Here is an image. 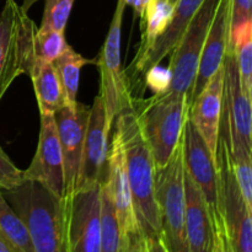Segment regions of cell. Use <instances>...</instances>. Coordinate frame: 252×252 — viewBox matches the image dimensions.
Instances as JSON below:
<instances>
[{"label":"cell","mask_w":252,"mask_h":252,"mask_svg":"<svg viewBox=\"0 0 252 252\" xmlns=\"http://www.w3.org/2000/svg\"><path fill=\"white\" fill-rule=\"evenodd\" d=\"M126 6V0H117L107 37L97 59H95V64L100 71V96L102 97L106 121L110 129H112L118 113L132 101L133 97L121 65V34Z\"/></svg>","instance_id":"cell-7"},{"label":"cell","mask_w":252,"mask_h":252,"mask_svg":"<svg viewBox=\"0 0 252 252\" xmlns=\"http://www.w3.org/2000/svg\"><path fill=\"white\" fill-rule=\"evenodd\" d=\"M113 123L122 134L128 181L140 233L145 239L161 236L159 208L155 198L157 166L140 128L133 101L118 113Z\"/></svg>","instance_id":"cell-1"},{"label":"cell","mask_w":252,"mask_h":252,"mask_svg":"<svg viewBox=\"0 0 252 252\" xmlns=\"http://www.w3.org/2000/svg\"><path fill=\"white\" fill-rule=\"evenodd\" d=\"M172 11H174V4L170 0H150L145 10L144 19L140 22L143 36L137 57L145 53L161 36L171 20Z\"/></svg>","instance_id":"cell-21"},{"label":"cell","mask_w":252,"mask_h":252,"mask_svg":"<svg viewBox=\"0 0 252 252\" xmlns=\"http://www.w3.org/2000/svg\"><path fill=\"white\" fill-rule=\"evenodd\" d=\"M0 252H17V251L15 250V249L12 248V246L10 245V244L7 243L1 235H0Z\"/></svg>","instance_id":"cell-35"},{"label":"cell","mask_w":252,"mask_h":252,"mask_svg":"<svg viewBox=\"0 0 252 252\" xmlns=\"http://www.w3.org/2000/svg\"><path fill=\"white\" fill-rule=\"evenodd\" d=\"M24 181V171L16 167L0 145V189L2 191L14 189Z\"/></svg>","instance_id":"cell-27"},{"label":"cell","mask_w":252,"mask_h":252,"mask_svg":"<svg viewBox=\"0 0 252 252\" xmlns=\"http://www.w3.org/2000/svg\"><path fill=\"white\" fill-rule=\"evenodd\" d=\"M150 0H126V4L133 7L135 15L140 19V22H142L143 19H144L145 10H147V6Z\"/></svg>","instance_id":"cell-33"},{"label":"cell","mask_w":252,"mask_h":252,"mask_svg":"<svg viewBox=\"0 0 252 252\" xmlns=\"http://www.w3.org/2000/svg\"><path fill=\"white\" fill-rule=\"evenodd\" d=\"M186 192V236L189 252H212L214 246V223L211 209L201 189L185 170Z\"/></svg>","instance_id":"cell-19"},{"label":"cell","mask_w":252,"mask_h":252,"mask_svg":"<svg viewBox=\"0 0 252 252\" xmlns=\"http://www.w3.org/2000/svg\"><path fill=\"white\" fill-rule=\"evenodd\" d=\"M64 32L38 27L34 34V61L53 63L68 47Z\"/></svg>","instance_id":"cell-25"},{"label":"cell","mask_w":252,"mask_h":252,"mask_svg":"<svg viewBox=\"0 0 252 252\" xmlns=\"http://www.w3.org/2000/svg\"><path fill=\"white\" fill-rule=\"evenodd\" d=\"M100 198L101 252H121L122 250V235H121L115 203H113L110 189H108L106 181L101 185Z\"/></svg>","instance_id":"cell-22"},{"label":"cell","mask_w":252,"mask_h":252,"mask_svg":"<svg viewBox=\"0 0 252 252\" xmlns=\"http://www.w3.org/2000/svg\"><path fill=\"white\" fill-rule=\"evenodd\" d=\"M223 93L224 70L221 65V68L207 83L203 90L192 101L189 110V120L198 130L213 155H217L218 148Z\"/></svg>","instance_id":"cell-17"},{"label":"cell","mask_w":252,"mask_h":252,"mask_svg":"<svg viewBox=\"0 0 252 252\" xmlns=\"http://www.w3.org/2000/svg\"><path fill=\"white\" fill-rule=\"evenodd\" d=\"M111 197L117 212L122 239L129 234L139 231L134 207H133L132 192L128 181L127 166H126L125 147L121 130L115 126L112 140L108 147L107 155V180Z\"/></svg>","instance_id":"cell-13"},{"label":"cell","mask_w":252,"mask_h":252,"mask_svg":"<svg viewBox=\"0 0 252 252\" xmlns=\"http://www.w3.org/2000/svg\"><path fill=\"white\" fill-rule=\"evenodd\" d=\"M218 204L224 228L235 252H252V208L246 204L236 181L228 143L219 132L216 155Z\"/></svg>","instance_id":"cell-6"},{"label":"cell","mask_w":252,"mask_h":252,"mask_svg":"<svg viewBox=\"0 0 252 252\" xmlns=\"http://www.w3.org/2000/svg\"><path fill=\"white\" fill-rule=\"evenodd\" d=\"M214 230H216V235H214V246H213V251L212 252H223V248H221V239H220V235H219L218 229L216 228V225H214Z\"/></svg>","instance_id":"cell-34"},{"label":"cell","mask_w":252,"mask_h":252,"mask_svg":"<svg viewBox=\"0 0 252 252\" xmlns=\"http://www.w3.org/2000/svg\"><path fill=\"white\" fill-rule=\"evenodd\" d=\"M132 101L155 166L164 167L176 149L189 120L187 95L165 91L147 100Z\"/></svg>","instance_id":"cell-3"},{"label":"cell","mask_w":252,"mask_h":252,"mask_svg":"<svg viewBox=\"0 0 252 252\" xmlns=\"http://www.w3.org/2000/svg\"><path fill=\"white\" fill-rule=\"evenodd\" d=\"M1 193L26 225L33 252H65L62 199L34 181Z\"/></svg>","instance_id":"cell-2"},{"label":"cell","mask_w":252,"mask_h":252,"mask_svg":"<svg viewBox=\"0 0 252 252\" xmlns=\"http://www.w3.org/2000/svg\"><path fill=\"white\" fill-rule=\"evenodd\" d=\"M203 1L204 0H176L166 30L145 53L137 57L133 62V68L137 73L145 74L149 69L159 65L174 51Z\"/></svg>","instance_id":"cell-18"},{"label":"cell","mask_w":252,"mask_h":252,"mask_svg":"<svg viewBox=\"0 0 252 252\" xmlns=\"http://www.w3.org/2000/svg\"><path fill=\"white\" fill-rule=\"evenodd\" d=\"M0 235L17 252H33L29 231L0 191Z\"/></svg>","instance_id":"cell-24"},{"label":"cell","mask_w":252,"mask_h":252,"mask_svg":"<svg viewBox=\"0 0 252 252\" xmlns=\"http://www.w3.org/2000/svg\"><path fill=\"white\" fill-rule=\"evenodd\" d=\"M230 16L231 0H219L216 15L209 27L206 43H204L201 59H199L196 79H194L189 97V106H191L192 101L198 96L207 83L211 80L212 76L223 65L229 43Z\"/></svg>","instance_id":"cell-15"},{"label":"cell","mask_w":252,"mask_h":252,"mask_svg":"<svg viewBox=\"0 0 252 252\" xmlns=\"http://www.w3.org/2000/svg\"><path fill=\"white\" fill-rule=\"evenodd\" d=\"M223 70V108L228 116L230 127L252 152L251 97L241 84L234 51H226Z\"/></svg>","instance_id":"cell-16"},{"label":"cell","mask_w":252,"mask_h":252,"mask_svg":"<svg viewBox=\"0 0 252 252\" xmlns=\"http://www.w3.org/2000/svg\"><path fill=\"white\" fill-rule=\"evenodd\" d=\"M121 252H144V236L139 231L129 234L122 239Z\"/></svg>","instance_id":"cell-30"},{"label":"cell","mask_w":252,"mask_h":252,"mask_svg":"<svg viewBox=\"0 0 252 252\" xmlns=\"http://www.w3.org/2000/svg\"><path fill=\"white\" fill-rule=\"evenodd\" d=\"M36 31L27 12L15 0H6L0 11V101L15 79L30 75Z\"/></svg>","instance_id":"cell-5"},{"label":"cell","mask_w":252,"mask_h":252,"mask_svg":"<svg viewBox=\"0 0 252 252\" xmlns=\"http://www.w3.org/2000/svg\"><path fill=\"white\" fill-rule=\"evenodd\" d=\"M170 1H171L172 4H175V2H176V0H170Z\"/></svg>","instance_id":"cell-36"},{"label":"cell","mask_w":252,"mask_h":252,"mask_svg":"<svg viewBox=\"0 0 252 252\" xmlns=\"http://www.w3.org/2000/svg\"><path fill=\"white\" fill-rule=\"evenodd\" d=\"M155 198L167 252H189L186 236L184 134L164 167L155 172Z\"/></svg>","instance_id":"cell-4"},{"label":"cell","mask_w":252,"mask_h":252,"mask_svg":"<svg viewBox=\"0 0 252 252\" xmlns=\"http://www.w3.org/2000/svg\"><path fill=\"white\" fill-rule=\"evenodd\" d=\"M89 63H96L95 59H86L80 53L74 51L71 46H68L65 51L53 62V66L58 73L69 105H73L76 101L79 90V79L80 71L84 65Z\"/></svg>","instance_id":"cell-23"},{"label":"cell","mask_w":252,"mask_h":252,"mask_svg":"<svg viewBox=\"0 0 252 252\" xmlns=\"http://www.w3.org/2000/svg\"><path fill=\"white\" fill-rule=\"evenodd\" d=\"M185 170L201 189L211 212H219L218 179L216 155L201 137L192 122L187 120L184 129Z\"/></svg>","instance_id":"cell-14"},{"label":"cell","mask_w":252,"mask_h":252,"mask_svg":"<svg viewBox=\"0 0 252 252\" xmlns=\"http://www.w3.org/2000/svg\"><path fill=\"white\" fill-rule=\"evenodd\" d=\"M111 129L106 121L102 97L98 94L89 112L81 158L78 189L101 186L107 180L108 135Z\"/></svg>","instance_id":"cell-12"},{"label":"cell","mask_w":252,"mask_h":252,"mask_svg":"<svg viewBox=\"0 0 252 252\" xmlns=\"http://www.w3.org/2000/svg\"><path fill=\"white\" fill-rule=\"evenodd\" d=\"M145 83L154 91V94L165 93L169 88L170 84V73L169 69H164L159 65L149 69L144 74Z\"/></svg>","instance_id":"cell-29"},{"label":"cell","mask_w":252,"mask_h":252,"mask_svg":"<svg viewBox=\"0 0 252 252\" xmlns=\"http://www.w3.org/2000/svg\"><path fill=\"white\" fill-rule=\"evenodd\" d=\"M89 112L88 106L76 101L54 115L63 155L64 196L74 193L78 189Z\"/></svg>","instance_id":"cell-11"},{"label":"cell","mask_w":252,"mask_h":252,"mask_svg":"<svg viewBox=\"0 0 252 252\" xmlns=\"http://www.w3.org/2000/svg\"><path fill=\"white\" fill-rule=\"evenodd\" d=\"M252 20V0H231L230 32L233 34L244 22Z\"/></svg>","instance_id":"cell-28"},{"label":"cell","mask_w":252,"mask_h":252,"mask_svg":"<svg viewBox=\"0 0 252 252\" xmlns=\"http://www.w3.org/2000/svg\"><path fill=\"white\" fill-rule=\"evenodd\" d=\"M100 189L85 187L62 198L65 252H101Z\"/></svg>","instance_id":"cell-9"},{"label":"cell","mask_w":252,"mask_h":252,"mask_svg":"<svg viewBox=\"0 0 252 252\" xmlns=\"http://www.w3.org/2000/svg\"><path fill=\"white\" fill-rule=\"evenodd\" d=\"M144 252H167L161 236L144 238Z\"/></svg>","instance_id":"cell-32"},{"label":"cell","mask_w":252,"mask_h":252,"mask_svg":"<svg viewBox=\"0 0 252 252\" xmlns=\"http://www.w3.org/2000/svg\"><path fill=\"white\" fill-rule=\"evenodd\" d=\"M29 76L33 84L39 113L56 115L59 110L69 105L65 91L53 64L33 61Z\"/></svg>","instance_id":"cell-20"},{"label":"cell","mask_w":252,"mask_h":252,"mask_svg":"<svg viewBox=\"0 0 252 252\" xmlns=\"http://www.w3.org/2000/svg\"><path fill=\"white\" fill-rule=\"evenodd\" d=\"M37 0H24L21 5L22 10L29 11L30 7ZM75 0H44V10L42 22L39 27L56 30L59 32H65L66 24L70 16L73 4Z\"/></svg>","instance_id":"cell-26"},{"label":"cell","mask_w":252,"mask_h":252,"mask_svg":"<svg viewBox=\"0 0 252 252\" xmlns=\"http://www.w3.org/2000/svg\"><path fill=\"white\" fill-rule=\"evenodd\" d=\"M218 4L219 0H204L202 2L177 46L170 53L171 58L167 66L170 84L166 90L167 93L187 95L189 101L207 34Z\"/></svg>","instance_id":"cell-8"},{"label":"cell","mask_w":252,"mask_h":252,"mask_svg":"<svg viewBox=\"0 0 252 252\" xmlns=\"http://www.w3.org/2000/svg\"><path fill=\"white\" fill-rule=\"evenodd\" d=\"M212 218H213L214 225H216V228L218 229L219 235H220L223 252H235L234 251L233 246H231L230 240H229L228 234H226V231H225V228H224V223H223V219H221V214L219 213V212H213V213H212Z\"/></svg>","instance_id":"cell-31"},{"label":"cell","mask_w":252,"mask_h":252,"mask_svg":"<svg viewBox=\"0 0 252 252\" xmlns=\"http://www.w3.org/2000/svg\"><path fill=\"white\" fill-rule=\"evenodd\" d=\"M41 128L37 150L30 166L24 171L25 181H34L57 198L64 197V167L58 129L54 115L39 113Z\"/></svg>","instance_id":"cell-10"}]
</instances>
